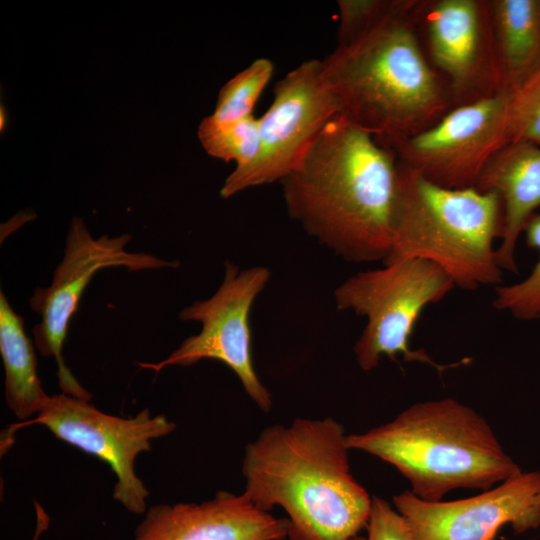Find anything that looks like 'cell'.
Segmentation results:
<instances>
[{
	"instance_id": "cell-22",
	"label": "cell",
	"mask_w": 540,
	"mask_h": 540,
	"mask_svg": "<svg viewBox=\"0 0 540 540\" xmlns=\"http://www.w3.org/2000/svg\"><path fill=\"white\" fill-rule=\"evenodd\" d=\"M401 0H339L338 46L346 45L364 35L400 4Z\"/></svg>"
},
{
	"instance_id": "cell-2",
	"label": "cell",
	"mask_w": 540,
	"mask_h": 540,
	"mask_svg": "<svg viewBox=\"0 0 540 540\" xmlns=\"http://www.w3.org/2000/svg\"><path fill=\"white\" fill-rule=\"evenodd\" d=\"M345 430L331 417L263 429L244 449V493L288 515V540H349L366 527L372 497L354 478Z\"/></svg>"
},
{
	"instance_id": "cell-20",
	"label": "cell",
	"mask_w": 540,
	"mask_h": 540,
	"mask_svg": "<svg viewBox=\"0 0 540 540\" xmlns=\"http://www.w3.org/2000/svg\"><path fill=\"white\" fill-rule=\"evenodd\" d=\"M527 247L538 252L530 273L520 281L495 287L493 306L521 321L540 319V213L528 220L523 235Z\"/></svg>"
},
{
	"instance_id": "cell-9",
	"label": "cell",
	"mask_w": 540,
	"mask_h": 540,
	"mask_svg": "<svg viewBox=\"0 0 540 540\" xmlns=\"http://www.w3.org/2000/svg\"><path fill=\"white\" fill-rule=\"evenodd\" d=\"M273 94L272 104L259 118L258 154L229 174L220 189L223 198L280 182L325 124L339 115L337 100L323 78L321 60H306L292 69L276 83Z\"/></svg>"
},
{
	"instance_id": "cell-24",
	"label": "cell",
	"mask_w": 540,
	"mask_h": 540,
	"mask_svg": "<svg viewBox=\"0 0 540 540\" xmlns=\"http://www.w3.org/2000/svg\"><path fill=\"white\" fill-rule=\"evenodd\" d=\"M35 508L37 523L33 540H39L40 535L48 528L50 518L38 502H35Z\"/></svg>"
},
{
	"instance_id": "cell-17",
	"label": "cell",
	"mask_w": 540,
	"mask_h": 540,
	"mask_svg": "<svg viewBox=\"0 0 540 540\" xmlns=\"http://www.w3.org/2000/svg\"><path fill=\"white\" fill-rule=\"evenodd\" d=\"M0 354L5 380L4 395L8 408L21 420H30L49 399L37 373L33 343L26 335L22 316L0 293Z\"/></svg>"
},
{
	"instance_id": "cell-23",
	"label": "cell",
	"mask_w": 540,
	"mask_h": 540,
	"mask_svg": "<svg viewBox=\"0 0 540 540\" xmlns=\"http://www.w3.org/2000/svg\"><path fill=\"white\" fill-rule=\"evenodd\" d=\"M367 536L349 540H413L404 517L385 499L373 496L366 524Z\"/></svg>"
},
{
	"instance_id": "cell-5",
	"label": "cell",
	"mask_w": 540,
	"mask_h": 540,
	"mask_svg": "<svg viewBox=\"0 0 540 540\" xmlns=\"http://www.w3.org/2000/svg\"><path fill=\"white\" fill-rule=\"evenodd\" d=\"M390 253L383 264L423 259L439 266L456 288L502 283L496 249L503 231L499 195L475 187L436 185L399 161Z\"/></svg>"
},
{
	"instance_id": "cell-16",
	"label": "cell",
	"mask_w": 540,
	"mask_h": 540,
	"mask_svg": "<svg viewBox=\"0 0 540 540\" xmlns=\"http://www.w3.org/2000/svg\"><path fill=\"white\" fill-rule=\"evenodd\" d=\"M502 90L512 94L540 68L539 0H490Z\"/></svg>"
},
{
	"instance_id": "cell-14",
	"label": "cell",
	"mask_w": 540,
	"mask_h": 540,
	"mask_svg": "<svg viewBox=\"0 0 540 540\" xmlns=\"http://www.w3.org/2000/svg\"><path fill=\"white\" fill-rule=\"evenodd\" d=\"M288 518L254 505L245 493L218 491L200 503L148 508L132 540H284Z\"/></svg>"
},
{
	"instance_id": "cell-6",
	"label": "cell",
	"mask_w": 540,
	"mask_h": 540,
	"mask_svg": "<svg viewBox=\"0 0 540 540\" xmlns=\"http://www.w3.org/2000/svg\"><path fill=\"white\" fill-rule=\"evenodd\" d=\"M455 287L436 264L423 259H404L383 267L358 272L334 290L339 310L366 319L353 351L364 371L375 369L383 357L430 365L439 373L465 363L449 365L434 361L424 350L410 345L423 311L442 301Z\"/></svg>"
},
{
	"instance_id": "cell-13",
	"label": "cell",
	"mask_w": 540,
	"mask_h": 540,
	"mask_svg": "<svg viewBox=\"0 0 540 540\" xmlns=\"http://www.w3.org/2000/svg\"><path fill=\"white\" fill-rule=\"evenodd\" d=\"M540 472H521L473 497L425 501L410 490L393 496L413 540H496L510 524L515 532L540 525Z\"/></svg>"
},
{
	"instance_id": "cell-26",
	"label": "cell",
	"mask_w": 540,
	"mask_h": 540,
	"mask_svg": "<svg viewBox=\"0 0 540 540\" xmlns=\"http://www.w3.org/2000/svg\"><path fill=\"white\" fill-rule=\"evenodd\" d=\"M539 5H540V0H539Z\"/></svg>"
},
{
	"instance_id": "cell-12",
	"label": "cell",
	"mask_w": 540,
	"mask_h": 540,
	"mask_svg": "<svg viewBox=\"0 0 540 540\" xmlns=\"http://www.w3.org/2000/svg\"><path fill=\"white\" fill-rule=\"evenodd\" d=\"M509 94L452 108L436 124L393 146L398 161L446 188L475 187L493 155L508 143Z\"/></svg>"
},
{
	"instance_id": "cell-25",
	"label": "cell",
	"mask_w": 540,
	"mask_h": 540,
	"mask_svg": "<svg viewBox=\"0 0 540 540\" xmlns=\"http://www.w3.org/2000/svg\"><path fill=\"white\" fill-rule=\"evenodd\" d=\"M537 500H538V504L540 505V494L538 495Z\"/></svg>"
},
{
	"instance_id": "cell-4",
	"label": "cell",
	"mask_w": 540,
	"mask_h": 540,
	"mask_svg": "<svg viewBox=\"0 0 540 540\" xmlns=\"http://www.w3.org/2000/svg\"><path fill=\"white\" fill-rule=\"evenodd\" d=\"M346 443L394 466L425 501L456 489L486 491L522 472L489 423L453 398L413 404L388 423L347 435Z\"/></svg>"
},
{
	"instance_id": "cell-21",
	"label": "cell",
	"mask_w": 540,
	"mask_h": 540,
	"mask_svg": "<svg viewBox=\"0 0 540 540\" xmlns=\"http://www.w3.org/2000/svg\"><path fill=\"white\" fill-rule=\"evenodd\" d=\"M507 137L540 145V68L509 95Z\"/></svg>"
},
{
	"instance_id": "cell-8",
	"label": "cell",
	"mask_w": 540,
	"mask_h": 540,
	"mask_svg": "<svg viewBox=\"0 0 540 540\" xmlns=\"http://www.w3.org/2000/svg\"><path fill=\"white\" fill-rule=\"evenodd\" d=\"M270 270L255 266L240 270L225 262L224 278L215 293L183 308L179 318L197 321L201 330L187 337L166 359L139 363L140 368L159 372L165 367L191 366L203 359L223 362L239 378L244 391L264 412L272 408V395L254 368L251 353L250 311L270 280Z\"/></svg>"
},
{
	"instance_id": "cell-15",
	"label": "cell",
	"mask_w": 540,
	"mask_h": 540,
	"mask_svg": "<svg viewBox=\"0 0 540 540\" xmlns=\"http://www.w3.org/2000/svg\"><path fill=\"white\" fill-rule=\"evenodd\" d=\"M475 188L499 195L503 231L496 249L497 262L503 271L518 273V241L528 220L540 208V145L508 142L489 160Z\"/></svg>"
},
{
	"instance_id": "cell-7",
	"label": "cell",
	"mask_w": 540,
	"mask_h": 540,
	"mask_svg": "<svg viewBox=\"0 0 540 540\" xmlns=\"http://www.w3.org/2000/svg\"><path fill=\"white\" fill-rule=\"evenodd\" d=\"M131 239L129 234L94 238L85 222L75 217L68 229L64 256L53 272L51 284L37 287L29 300L31 309L41 317L32 329L34 345L42 356L55 359L62 393L86 401L92 398L66 366L62 349L70 320L95 273L109 267L140 271L180 265L177 260L127 251Z\"/></svg>"
},
{
	"instance_id": "cell-1",
	"label": "cell",
	"mask_w": 540,
	"mask_h": 540,
	"mask_svg": "<svg viewBox=\"0 0 540 540\" xmlns=\"http://www.w3.org/2000/svg\"><path fill=\"white\" fill-rule=\"evenodd\" d=\"M288 215L351 263L387 259L399 186L396 153L342 115L280 181Z\"/></svg>"
},
{
	"instance_id": "cell-10",
	"label": "cell",
	"mask_w": 540,
	"mask_h": 540,
	"mask_svg": "<svg viewBox=\"0 0 540 540\" xmlns=\"http://www.w3.org/2000/svg\"><path fill=\"white\" fill-rule=\"evenodd\" d=\"M414 17L453 108L504 93L490 0H416Z\"/></svg>"
},
{
	"instance_id": "cell-18",
	"label": "cell",
	"mask_w": 540,
	"mask_h": 540,
	"mask_svg": "<svg viewBox=\"0 0 540 540\" xmlns=\"http://www.w3.org/2000/svg\"><path fill=\"white\" fill-rule=\"evenodd\" d=\"M198 138L212 157L226 162L234 161L235 168L250 164L258 154L260 145L259 118L220 124L205 117L198 127Z\"/></svg>"
},
{
	"instance_id": "cell-19",
	"label": "cell",
	"mask_w": 540,
	"mask_h": 540,
	"mask_svg": "<svg viewBox=\"0 0 540 540\" xmlns=\"http://www.w3.org/2000/svg\"><path fill=\"white\" fill-rule=\"evenodd\" d=\"M273 70V63L269 59L254 60L221 88L215 110L208 118L216 123L228 124L252 116Z\"/></svg>"
},
{
	"instance_id": "cell-11",
	"label": "cell",
	"mask_w": 540,
	"mask_h": 540,
	"mask_svg": "<svg viewBox=\"0 0 540 540\" xmlns=\"http://www.w3.org/2000/svg\"><path fill=\"white\" fill-rule=\"evenodd\" d=\"M45 426L55 437L106 463L116 476L113 498L129 512L147 510L149 491L135 473L136 457L151 450L154 439L167 436L176 424L144 408L134 417L106 414L89 401L65 393L50 396L44 408L25 424Z\"/></svg>"
},
{
	"instance_id": "cell-3",
	"label": "cell",
	"mask_w": 540,
	"mask_h": 540,
	"mask_svg": "<svg viewBox=\"0 0 540 540\" xmlns=\"http://www.w3.org/2000/svg\"><path fill=\"white\" fill-rule=\"evenodd\" d=\"M416 0L321 60L339 115L392 148L436 124L452 108L448 84L422 47Z\"/></svg>"
}]
</instances>
